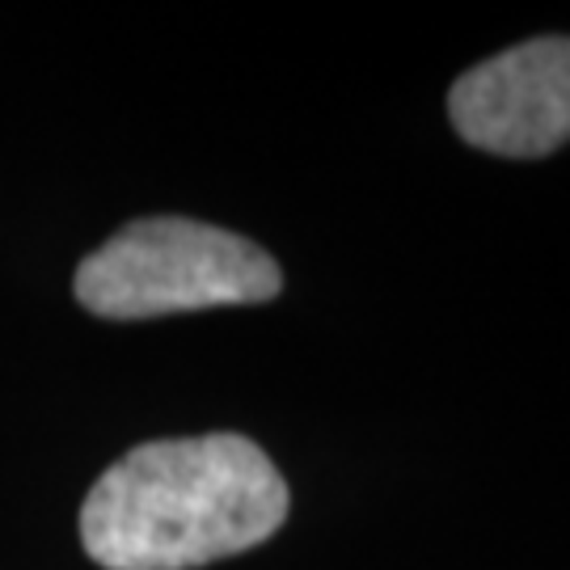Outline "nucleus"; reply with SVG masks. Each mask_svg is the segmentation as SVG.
I'll use <instances>...</instances> for the list:
<instances>
[{"instance_id": "obj_1", "label": "nucleus", "mask_w": 570, "mask_h": 570, "mask_svg": "<svg viewBox=\"0 0 570 570\" xmlns=\"http://www.w3.org/2000/svg\"><path fill=\"white\" fill-rule=\"evenodd\" d=\"M287 482L254 440L212 431L119 456L81 508V546L102 570H195L271 541Z\"/></svg>"}, {"instance_id": "obj_2", "label": "nucleus", "mask_w": 570, "mask_h": 570, "mask_svg": "<svg viewBox=\"0 0 570 570\" xmlns=\"http://www.w3.org/2000/svg\"><path fill=\"white\" fill-rule=\"evenodd\" d=\"M77 301L106 322H148L220 305H263L284 292V271L228 228L148 216L119 228L77 266Z\"/></svg>"}, {"instance_id": "obj_3", "label": "nucleus", "mask_w": 570, "mask_h": 570, "mask_svg": "<svg viewBox=\"0 0 570 570\" xmlns=\"http://www.w3.org/2000/svg\"><path fill=\"white\" fill-rule=\"evenodd\" d=\"M456 136L490 157L537 161L570 144V39H529L449 89Z\"/></svg>"}]
</instances>
